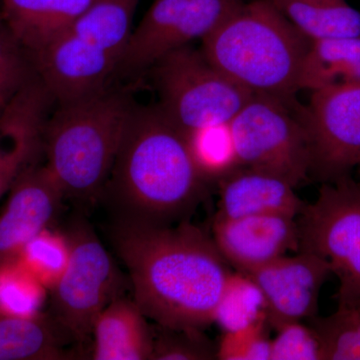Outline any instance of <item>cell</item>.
Segmentation results:
<instances>
[{
    "mask_svg": "<svg viewBox=\"0 0 360 360\" xmlns=\"http://www.w3.org/2000/svg\"><path fill=\"white\" fill-rule=\"evenodd\" d=\"M110 236L146 317L181 330L214 322L231 271L212 238L186 220L153 225L113 219Z\"/></svg>",
    "mask_w": 360,
    "mask_h": 360,
    "instance_id": "cell-1",
    "label": "cell"
},
{
    "mask_svg": "<svg viewBox=\"0 0 360 360\" xmlns=\"http://www.w3.org/2000/svg\"><path fill=\"white\" fill-rule=\"evenodd\" d=\"M205 184L184 134L158 105H134L101 198L113 219L172 225L200 205Z\"/></svg>",
    "mask_w": 360,
    "mask_h": 360,
    "instance_id": "cell-2",
    "label": "cell"
},
{
    "mask_svg": "<svg viewBox=\"0 0 360 360\" xmlns=\"http://www.w3.org/2000/svg\"><path fill=\"white\" fill-rule=\"evenodd\" d=\"M311 41L270 0L243 4L202 39L207 60L253 94L292 103Z\"/></svg>",
    "mask_w": 360,
    "mask_h": 360,
    "instance_id": "cell-3",
    "label": "cell"
},
{
    "mask_svg": "<svg viewBox=\"0 0 360 360\" xmlns=\"http://www.w3.org/2000/svg\"><path fill=\"white\" fill-rule=\"evenodd\" d=\"M44 131L46 167L65 195L79 202L101 198L134 104L105 89L58 104Z\"/></svg>",
    "mask_w": 360,
    "mask_h": 360,
    "instance_id": "cell-4",
    "label": "cell"
},
{
    "mask_svg": "<svg viewBox=\"0 0 360 360\" xmlns=\"http://www.w3.org/2000/svg\"><path fill=\"white\" fill-rule=\"evenodd\" d=\"M158 108L182 134L229 123L253 96L188 45L168 52L151 66Z\"/></svg>",
    "mask_w": 360,
    "mask_h": 360,
    "instance_id": "cell-5",
    "label": "cell"
},
{
    "mask_svg": "<svg viewBox=\"0 0 360 360\" xmlns=\"http://www.w3.org/2000/svg\"><path fill=\"white\" fill-rule=\"evenodd\" d=\"M300 250L326 259L340 279L338 307L360 304V184L352 176L322 184L296 219Z\"/></svg>",
    "mask_w": 360,
    "mask_h": 360,
    "instance_id": "cell-6",
    "label": "cell"
},
{
    "mask_svg": "<svg viewBox=\"0 0 360 360\" xmlns=\"http://www.w3.org/2000/svg\"><path fill=\"white\" fill-rule=\"evenodd\" d=\"M68 264L51 286L54 321L77 342L91 335L97 316L120 296V277L115 262L94 229L82 217L65 234Z\"/></svg>",
    "mask_w": 360,
    "mask_h": 360,
    "instance_id": "cell-7",
    "label": "cell"
},
{
    "mask_svg": "<svg viewBox=\"0 0 360 360\" xmlns=\"http://www.w3.org/2000/svg\"><path fill=\"white\" fill-rule=\"evenodd\" d=\"M231 127L240 167L274 175L295 188L310 179L309 136L288 103L253 94Z\"/></svg>",
    "mask_w": 360,
    "mask_h": 360,
    "instance_id": "cell-8",
    "label": "cell"
},
{
    "mask_svg": "<svg viewBox=\"0 0 360 360\" xmlns=\"http://www.w3.org/2000/svg\"><path fill=\"white\" fill-rule=\"evenodd\" d=\"M298 116L309 136L310 177L330 184L360 167V82L312 91Z\"/></svg>",
    "mask_w": 360,
    "mask_h": 360,
    "instance_id": "cell-9",
    "label": "cell"
},
{
    "mask_svg": "<svg viewBox=\"0 0 360 360\" xmlns=\"http://www.w3.org/2000/svg\"><path fill=\"white\" fill-rule=\"evenodd\" d=\"M53 103L35 72L0 112V198L44 153L45 127Z\"/></svg>",
    "mask_w": 360,
    "mask_h": 360,
    "instance_id": "cell-10",
    "label": "cell"
},
{
    "mask_svg": "<svg viewBox=\"0 0 360 360\" xmlns=\"http://www.w3.org/2000/svg\"><path fill=\"white\" fill-rule=\"evenodd\" d=\"M330 274L333 270L326 259L309 251H298L295 257L283 255L246 276L264 293L267 321L277 328L316 316L319 293Z\"/></svg>",
    "mask_w": 360,
    "mask_h": 360,
    "instance_id": "cell-11",
    "label": "cell"
},
{
    "mask_svg": "<svg viewBox=\"0 0 360 360\" xmlns=\"http://www.w3.org/2000/svg\"><path fill=\"white\" fill-rule=\"evenodd\" d=\"M65 198L46 165L37 163L20 174L0 213V269L13 262L33 238L51 226Z\"/></svg>",
    "mask_w": 360,
    "mask_h": 360,
    "instance_id": "cell-12",
    "label": "cell"
},
{
    "mask_svg": "<svg viewBox=\"0 0 360 360\" xmlns=\"http://www.w3.org/2000/svg\"><path fill=\"white\" fill-rule=\"evenodd\" d=\"M212 239L227 264L245 274L283 257L288 251L300 250L296 219L281 215L215 217Z\"/></svg>",
    "mask_w": 360,
    "mask_h": 360,
    "instance_id": "cell-13",
    "label": "cell"
},
{
    "mask_svg": "<svg viewBox=\"0 0 360 360\" xmlns=\"http://www.w3.org/2000/svg\"><path fill=\"white\" fill-rule=\"evenodd\" d=\"M284 180L239 167L219 181V210L215 217L239 219L281 215L297 219L307 203Z\"/></svg>",
    "mask_w": 360,
    "mask_h": 360,
    "instance_id": "cell-14",
    "label": "cell"
},
{
    "mask_svg": "<svg viewBox=\"0 0 360 360\" xmlns=\"http://www.w3.org/2000/svg\"><path fill=\"white\" fill-rule=\"evenodd\" d=\"M96 0H0V18L32 56L65 32Z\"/></svg>",
    "mask_w": 360,
    "mask_h": 360,
    "instance_id": "cell-15",
    "label": "cell"
},
{
    "mask_svg": "<svg viewBox=\"0 0 360 360\" xmlns=\"http://www.w3.org/2000/svg\"><path fill=\"white\" fill-rule=\"evenodd\" d=\"M94 360H151L153 338L146 316L134 300L117 296L92 328Z\"/></svg>",
    "mask_w": 360,
    "mask_h": 360,
    "instance_id": "cell-16",
    "label": "cell"
},
{
    "mask_svg": "<svg viewBox=\"0 0 360 360\" xmlns=\"http://www.w3.org/2000/svg\"><path fill=\"white\" fill-rule=\"evenodd\" d=\"M65 336L70 335L54 319L0 311V360L70 359L63 348Z\"/></svg>",
    "mask_w": 360,
    "mask_h": 360,
    "instance_id": "cell-17",
    "label": "cell"
},
{
    "mask_svg": "<svg viewBox=\"0 0 360 360\" xmlns=\"http://www.w3.org/2000/svg\"><path fill=\"white\" fill-rule=\"evenodd\" d=\"M188 0H155L129 44L116 75L131 77L150 70L165 56V44L179 25Z\"/></svg>",
    "mask_w": 360,
    "mask_h": 360,
    "instance_id": "cell-18",
    "label": "cell"
},
{
    "mask_svg": "<svg viewBox=\"0 0 360 360\" xmlns=\"http://www.w3.org/2000/svg\"><path fill=\"white\" fill-rule=\"evenodd\" d=\"M359 82L360 35L311 41L300 70V90Z\"/></svg>",
    "mask_w": 360,
    "mask_h": 360,
    "instance_id": "cell-19",
    "label": "cell"
},
{
    "mask_svg": "<svg viewBox=\"0 0 360 360\" xmlns=\"http://www.w3.org/2000/svg\"><path fill=\"white\" fill-rule=\"evenodd\" d=\"M270 1L310 41L360 35V11L347 0Z\"/></svg>",
    "mask_w": 360,
    "mask_h": 360,
    "instance_id": "cell-20",
    "label": "cell"
},
{
    "mask_svg": "<svg viewBox=\"0 0 360 360\" xmlns=\"http://www.w3.org/2000/svg\"><path fill=\"white\" fill-rule=\"evenodd\" d=\"M184 136L194 165L205 182H219L240 167L231 122L193 130Z\"/></svg>",
    "mask_w": 360,
    "mask_h": 360,
    "instance_id": "cell-21",
    "label": "cell"
},
{
    "mask_svg": "<svg viewBox=\"0 0 360 360\" xmlns=\"http://www.w3.org/2000/svg\"><path fill=\"white\" fill-rule=\"evenodd\" d=\"M262 321H267V309L259 286L250 276L231 272L215 309L214 322L224 333H231Z\"/></svg>",
    "mask_w": 360,
    "mask_h": 360,
    "instance_id": "cell-22",
    "label": "cell"
},
{
    "mask_svg": "<svg viewBox=\"0 0 360 360\" xmlns=\"http://www.w3.org/2000/svg\"><path fill=\"white\" fill-rule=\"evenodd\" d=\"M322 360H360V309L338 307L335 314L309 319Z\"/></svg>",
    "mask_w": 360,
    "mask_h": 360,
    "instance_id": "cell-23",
    "label": "cell"
},
{
    "mask_svg": "<svg viewBox=\"0 0 360 360\" xmlns=\"http://www.w3.org/2000/svg\"><path fill=\"white\" fill-rule=\"evenodd\" d=\"M20 257L25 258L26 266L42 285L51 288L68 264V248L65 236L44 231L25 246Z\"/></svg>",
    "mask_w": 360,
    "mask_h": 360,
    "instance_id": "cell-24",
    "label": "cell"
},
{
    "mask_svg": "<svg viewBox=\"0 0 360 360\" xmlns=\"http://www.w3.org/2000/svg\"><path fill=\"white\" fill-rule=\"evenodd\" d=\"M162 328L153 340L151 360H208L217 359L212 343L201 330Z\"/></svg>",
    "mask_w": 360,
    "mask_h": 360,
    "instance_id": "cell-25",
    "label": "cell"
},
{
    "mask_svg": "<svg viewBox=\"0 0 360 360\" xmlns=\"http://www.w3.org/2000/svg\"><path fill=\"white\" fill-rule=\"evenodd\" d=\"M27 52L0 18V94H14L34 75Z\"/></svg>",
    "mask_w": 360,
    "mask_h": 360,
    "instance_id": "cell-26",
    "label": "cell"
},
{
    "mask_svg": "<svg viewBox=\"0 0 360 360\" xmlns=\"http://www.w3.org/2000/svg\"><path fill=\"white\" fill-rule=\"evenodd\" d=\"M267 321L258 322L239 330L224 333L217 349L220 360H270L271 340L266 333Z\"/></svg>",
    "mask_w": 360,
    "mask_h": 360,
    "instance_id": "cell-27",
    "label": "cell"
},
{
    "mask_svg": "<svg viewBox=\"0 0 360 360\" xmlns=\"http://www.w3.org/2000/svg\"><path fill=\"white\" fill-rule=\"evenodd\" d=\"M276 329L270 360H322L321 343L311 326L295 321Z\"/></svg>",
    "mask_w": 360,
    "mask_h": 360,
    "instance_id": "cell-28",
    "label": "cell"
},
{
    "mask_svg": "<svg viewBox=\"0 0 360 360\" xmlns=\"http://www.w3.org/2000/svg\"><path fill=\"white\" fill-rule=\"evenodd\" d=\"M42 284L37 277L15 279L0 277V311L4 314L30 316L35 315L41 300Z\"/></svg>",
    "mask_w": 360,
    "mask_h": 360,
    "instance_id": "cell-29",
    "label": "cell"
},
{
    "mask_svg": "<svg viewBox=\"0 0 360 360\" xmlns=\"http://www.w3.org/2000/svg\"><path fill=\"white\" fill-rule=\"evenodd\" d=\"M13 96V94H0V112Z\"/></svg>",
    "mask_w": 360,
    "mask_h": 360,
    "instance_id": "cell-30",
    "label": "cell"
},
{
    "mask_svg": "<svg viewBox=\"0 0 360 360\" xmlns=\"http://www.w3.org/2000/svg\"><path fill=\"white\" fill-rule=\"evenodd\" d=\"M357 307H359V309H360V304H359V305H357Z\"/></svg>",
    "mask_w": 360,
    "mask_h": 360,
    "instance_id": "cell-31",
    "label": "cell"
},
{
    "mask_svg": "<svg viewBox=\"0 0 360 360\" xmlns=\"http://www.w3.org/2000/svg\"><path fill=\"white\" fill-rule=\"evenodd\" d=\"M359 168V172H360V167Z\"/></svg>",
    "mask_w": 360,
    "mask_h": 360,
    "instance_id": "cell-32",
    "label": "cell"
}]
</instances>
